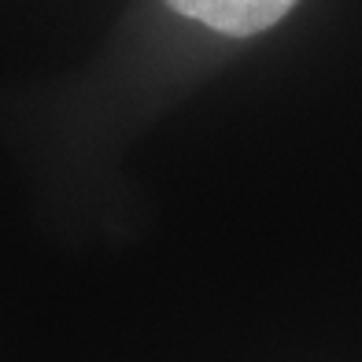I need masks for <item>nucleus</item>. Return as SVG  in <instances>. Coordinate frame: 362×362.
Masks as SVG:
<instances>
[{
    "label": "nucleus",
    "instance_id": "f257e3e1",
    "mask_svg": "<svg viewBox=\"0 0 362 362\" xmlns=\"http://www.w3.org/2000/svg\"><path fill=\"white\" fill-rule=\"evenodd\" d=\"M167 4L177 15L204 23L211 30H218V34L252 37L270 30L274 23H281L300 0H167Z\"/></svg>",
    "mask_w": 362,
    "mask_h": 362
}]
</instances>
